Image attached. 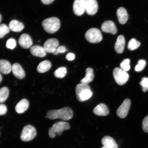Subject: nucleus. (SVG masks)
Here are the masks:
<instances>
[{
    "label": "nucleus",
    "mask_w": 148,
    "mask_h": 148,
    "mask_svg": "<svg viewBox=\"0 0 148 148\" xmlns=\"http://www.w3.org/2000/svg\"><path fill=\"white\" fill-rule=\"evenodd\" d=\"M131 105L130 100L126 99L116 111V114L119 117L124 118L127 115Z\"/></svg>",
    "instance_id": "6e6552de"
},
{
    "label": "nucleus",
    "mask_w": 148,
    "mask_h": 148,
    "mask_svg": "<svg viewBox=\"0 0 148 148\" xmlns=\"http://www.w3.org/2000/svg\"><path fill=\"white\" fill-rule=\"evenodd\" d=\"M2 77L1 74L0 73V83L1 82L2 80Z\"/></svg>",
    "instance_id": "58836bf2"
},
{
    "label": "nucleus",
    "mask_w": 148,
    "mask_h": 148,
    "mask_svg": "<svg viewBox=\"0 0 148 148\" xmlns=\"http://www.w3.org/2000/svg\"><path fill=\"white\" fill-rule=\"evenodd\" d=\"M85 9L87 14L93 15L98 11V5L96 0H85Z\"/></svg>",
    "instance_id": "1a4fd4ad"
},
{
    "label": "nucleus",
    "mask_w": 148,
    "mask_h": 148,
    "mask_svg": "<svg viewBox=\"0 0 148 148\" xmlns=\"http://www.w3.org/2000/svg\"><path fill=\"white\" fill-rule=\"evenodd\" d=\"M145 60H139L138 64L135 68V70L136 72H140L142 71L145 67L146 65Z\"/></svg>",
    "instance_id": "c756f323"
},
{
    "label": "nucleus",
    "mask_w": 148,
    "mask_h": 148,
    "mask_svg": "<svg viewBox=\"0 0 148 148\" xmlns=\"http://www.w3.org/2000/svg\"><path fill=\"white\" fill-rule=\"evenodd\" d=\"M94 77L93 70L92 68H87L86 70V76L80 81L81 83L88 84L93 80Z\"/></svg>",
    "instance_id": "5701e85b"
},
{
    "label": "nucleus",
    "mask_w": 148,
    "mask_h": 148,
    "mask_svg": "<svg viewBox=\"0 0 148 148\" xmlns=\"http://www.w3.org/2000/svg\"><path fill=\"white\" fill-rule=\"evenodd\" d=\"M140 86H142V90L144 92H146L148 90V78L143 77L140 82Z\"/></svg>",
    "instance_id": "7c9ffc66"
},
{
    "label": "nucleus",
    "mask_w": 148,
    "mask_h": 148,
    "mask_svg": "<svg viewBox=\"0 0 148 148\" xmlns=\"http://www.w3.org/2000/svg\"><path fill=\"white\" fill-rule=\"evenodd\" d=\"M59 44V42L56 39H49L44 43L43 47L46 53H53L58 48Z\"/></svg>",
    "instance_id": "9d476101"
},
{
    "label": "nucleus",
    "mask_w": 148,
    "mask_h": 148,
    "mask_svg": "<svg viewBox=\"0 0 148 148\" xmlns=\"http://www.w3.org/2000/svg\"><path fill=\"white\" fill-rule=\"evenodd\" d=\"M2 20V16H1V15L0 14V23H1V21Z\"/></svg>",
    "instance_id": "ea45409f"
},
{
    "label": "nucleus",
    "mask_w": 148,
    "mask_h": 148,
    "mask_svg": "<svg viewBox=\"0 0 148 148\" xmlns=\"http://www.w3.org/2000/svg\"><path fill=\"white\" fill-rule=\"evenodd\" d=\"M101 148H108V147H105V146H103V147H102Z\"/></svg>",
    "instance_id": "a19ab883"
},
{
    "label": "nucleus",
    "mask_w": 148,
    "mask_h": 148,
    "mask_svg": "<svg viewBox=\"0 0 148 148\" xmlns=\"http://www.w3.org/2000/svg\"><path fill=\"white\" fill-rule=\"evenodd\" d=\"M29 103L27 99H23L16 105L15 110L18 114H23L28 108Z\"/></svg>",
    "instance_id": "6ab92c4d"
},
{
    "label": "nucleus",
    "mask_w": 148,
    "mask_h": 148,
    "mask_svg": "<svg viewBox=\"0 0 148 148\" xmlns=\"http://www.w3.org/2000/svg\"><path fill=\"white\" fill-rule=\"evenodd\" d=\"M12 70V66L8 61L0 60V72L3 74H8Z\"/></svg>",
    "instance_id": "4be33fe9"
},
{
    "label": "nucleus",
    "mask_w": 148,
    "mask_h": 148,
    "mask_svg": "<svg viewBox=\"0 0 148 148\" xmlns=\"http://www.w3.org/2000/svg\"><path fill=\"white\" fill-rule=\"evenodd\" d=\"M102 144L105 147L110 148H118V145L113 138L110 136H105L101 140Z\"/></svg>",
    "instance_id": "aec40b11"
},
{
    "label": "nucleus",
    "mask_w": 148,
    "mask_h": 148,
    "mask_svg": "<svg viewBox=\"0 0 148 148\" xmlns=\"http://www.w3.org/2000/svg\"><path fill=\"white\" fill-rule=\"evenodd\" d=\"M36 128L33 126H25L22 130L20 138L23 142H29L33 139L36 136Z\"/></svg>",
    "instance_id": "39448f33"
},
{
    "label": "nucleus",
    "mask_w": 148,
    "mask_h": 148,
    "mask_svg": "<svg viewBox=\"0 0 148 148\" xmlns=\"http://www.w3.org/2000/svg\"><path fill=\"white\" fill-rule=\"evenodd\" d=\"M85 37L88 41L92 43H98L103 39L100 31L94 28L88 29L85 34Z\"/></svg>",
    "instance_id": "423d86ee"
},
{
    "label": "nucleus",
    "mask_w": 148,
    "mask_h": 148,
    "mask_svg": "<svg viewBox=\"0 0 148 148\" xmlns=\"http://www.w3.org/2000/svg\"><path fill=\"white\" fill-rule=\"evenodd\" d=\"M9 27L10 29L14 32H21L24 29L23 24L16 20H12L9 24Z\"/></svg>",
    "instance_id": "412c9836"
},
{
    "label": "nucleus",
    "mask_w": 148,
    "mask_h": 148,
    "mask_svg": "<svg viewBox=\"0 0 148 148\" xmlns=\"http://www.w3.org/2000/svg\"><path fill=\"white\" fill-rule=\"evenodd\" d=\"M113 74L116 82L120 86L125 84L128 80L129 77L128 73L121 68H114L113 72Z\"/></svg>",
    "instance_id": "0eeeda50"
},
{
    "label": "nucleus",
    "mask_w": 148,
    "mask_h": 148,
    "mask_svg": "<svg viewBox=\"0 0 148 148\" xmlns=\"http://www.w3.org/2000/svg\"><path fill=\"white\" fill-rule=\"evenodd\" d=\"M42 25L46 32L53 34L60 29V21L56 17L50 18L44 20L42 22Z\"/></svg>",
    "instance_id": "7ed1b4c3"
},
{
    "label": "nucleus",
    "mask_w": 148,
    "mask_h": 148,
    "mask_svg": "<svg viewBox=\"0 0 148 148\" xmlns=\"http://www.w3.org/2000/svg\"><path fill=\"white\" fill-rule=\"evenodd\" d=\"M59 53H63L66 51V48L64 46H61L57 48Z\"/></svg>",
    "instance_id": "c9c22d12"
},
{
    "label": "nucleus",
    "mask_w": 148,
    "mask_h": 148,
    "mask_svg": "<svg viewBox=\"0 0 148 148\" xmlns=\"http://www.w3.org/2000/svg\"><path fill=\"white\" fill-rule=\"evenodd\" d=\"M51 63L49 61L44 60L40 63L37 67V70L38 73H43L49 70L51 67Z\"/></svg>",
    "instance_id": "b1692460"
},
{
    "label": "nucleus",
    "mask_w": 148,
    "mask_h": 148,
    "mask_svg": "<svg viewBox=\"0 0 148 148\" xmlns=\"http://www.w3.org/2000/svg\"><path fill=\"white\" fill-rule=\"evenodd\" d=\"M103 32L115 34L117 32V29L115 24L112 21H107L103 23L101 26Z\"/></svg>",
    "instance_id": "ddd939ff"
},
{
    "label": "nucleus",
    "mask_w": 148,
    "mask_h": 148,
    "mask_svg": "<svg viewBox=\"0 0 148 148\" xmlns=\"http://www.w3.org/2000/svg\"><path fill=\"white\" fill-rule=\"evenodd\" d=\"M70 127L69 124L67 122H57L53 124L52 127L49 129V136L51 138H54L56 135L58 136H60L64 130H69Z\"/></svg>",
    "instance_id": "20e7f679"
},
{
    "label": "nucleus",
    "mask_w": 148,
    "mask_h": 148,
    "mask_svg": "<svg viewBox=\"0 0 148 148\" xmlns=\"http://www.w3.org/2000/svg\"><path fill=\"white\" fill-rule=\"evenodd\" d=\"M73 115V110L69 107H65L59 110H51L48 112L47 118L54 120L58 118L64 120L71 119Z\"/></svg>",
    "instance_id": "f257e3e1"
},
{
    "label": "nucleus",
    "mask_w": 148,
    "mask_h": 148,
    "mask_svg": "<svg viewBox=\"0 0 148 148\" xmlns=\"http://www.w3.org/2000/svg\"><path fill=\"white\" fill-rule=\"evenodd\" d=\"M142 128L144 132L148 133V115L144 118L142 122Z\"/></svg>",
    "instance_id": "473e14b6"
},
{
    "label": "nucleus",
    "mask_w": 148,
    "mask_h": 148,
    "mask_svg": "<svg viewBox=\"0 0 148 148\" xmlns=\"http://www.w3.org/2000/svg\"><path fill=\"white\" fill-rule=\"evenodd\" d=\"M130 60L129 59H125V60L122 61L121 64H120V68L126 72L129 71L130 69Z\"/></svg>",
    "instance_id": "c85d7f7f"
},
{
    "label": "nucleus",
    "mask_w": 148,
    "mask_h": 148,
    "mask_svg": "<svg viewBox=\"0 0 148 148\" xmlns=\"http://www.w3.org/2000/svg\"><path fill=\"white\" fill-rule=\"evenodd\" d=\"M59 52L58 51V49H57L55 50L53 52V54H54L55 55H57V54H58Z\"/></svg>",
    "instance_id": "4c0bfd02"
},
{
    "label": "nucleus",
    "mask_w": 148,
    "mask_h": 148,
    "mask_svg": "<svg viewBox=\"0 0 148 148\" xmlns=\"http://www.w3.org/2000/svg\"><path fill=\"white\" fill-rule=\"evenodd\" d=\"M67 70L64 67H61L57 69L54 72L55 77L59 78H63L66 75Z\"/></svg>",
    "instance_id": "a878e982"
},
{
    "label": "nucleus",
    "mask_w": 148,
    "mask_h": 148,
    "mask_svg": "<svg viewBox=\"0 0 148 148\" xmlns=\"http://www.w3.org/2000/svg\"><path fill=\"white\" fill-rule=\"evenodd\" d=\"M73 11L77 16H80L84 13L85 9V0H75L73 6Z\"/></svg>",
    "instance_id": "9b49d317"
},
{
    "label": "nucleus",
    "mask_w": 148,
    "mask_h": 148,
    "mask_svg": "<svg viewBox=\"0 0 148 148\" xmlns=\"http://www.w3.org/2000/svg\"><path fill=\"white\" fill-rule=\"evenodd\" d=\"M66 58L69 61L73 60L75 58V55L73 53H69L66 55Z\"/></svg>",
    "instance_id": "f704fd0d"
},
{
    "label": "nucleus",
    "mask_w": 148,
    "mask_h": 148,
    "mask_svg": "<svg viewBox=\"0 0 148 148\" xmlns=\"http://www.w3.org/2000/svg\"><path fill=\"white\" fill-rule=\"evenodd\" d=\"M18 43L22 48L27 49L32 46L33 42L31 37L26 34L21 35L18 40Z\"/></svg>",
    "instance_id": "f8f14e48"
},
{
    "label": "nucleus",
    "mask_w": 148,
    "mask_h": 148,
    "mask_svg": "<svg viewBox=\"0 0 148 148\" xmlns=\"http://www.w3.org/2000/svg\"><path fill=\"white\" fill-rule=\"evenodd\" d=\"M7 109L4 104H0V116L5 115L6 113Z\"/></svg>",
    "instance_id": "72a5a7b5"
},
{
    "label": "nucleus",
    "mask_w": 148,
    "mask_h": 148,
    "mask_svg": "<svg viewBox=\"0 0 148 148\" xmlns=\"http://www.w3.org/2000/svg\"><path fill=\"white\" fill-rule=\"evenodd\" d=\"M54 0H41L42 3L45 5H49L52 3Z\"/></svg>",
    "instance_id": "e433bc0d"
},
{
    "label": "nucleus",
    "mask_w": 148,
    "mask_h": 148,
    "mask_svg": "<svg viewBox=\"0 0 148 148\" xmlns=\"http://www.w3.org/2000/svg\"><path fill=\"white\" fill-rule=\"evenodd\" d=\"M116 14L120 23L123 25L126 23L128 19V15L126 10L125 8L120 7L117 9Z\"/></svg>",
    "instance_id": "dca6fc26"
},
{
    "label": "nucleus",
    "mask_w": 148,
    "mask_h": 148,
    "mask_svg": "<svg viewBox=\"0 0 148 148\" xmlns=\"http://www.w3.org/2000/svg\"><path fill=\"white\" fill-rule=\"evenodd\" d=\"M10 32L9 27L5 24H3L0 25V38H3L7 34Z\"/></svg>",
    "instance_id": "cd10ccee"
},
{
    "label": "nucleus",
    "mask_w": 148,
    "mask_h": 148,
    "mask_svg": "<svg viewBox=\"0 0 148 148\" xmlns=\"http://www.w3.org/2000/svg\"><path fill=\"white\" fill-rule=\"evenodd\" d=\"M6 46L9 49H14L16 46L15 40L13 38L9 39L7 42Z\"/></svg>",
    "instance_id": "2f4dec72"
},
{
    "label": "nucleus",
    "mask_w": 148,
    "mask_h": 148,
    "mask_svg": "<svg viewBox=\"0 0 148 148\" xmlns=\"http://www.w3.org/2000/svg\"><path fill=\"white\" fill-rule=\"evenodd\" d=\"M125 40L123 35H120L118 36L114 45V49L118 53H123L125 47Z\"/></svg>",
    "instance_id": "a211bd4d"
},
{
    "label": "nucleus",
    "mask_w": 148,
    "mask_h": 148,
    "mask_svg": "<svg viewBox=\"0 0 148 148\" xmlns=\"http://www.w3.org/2000/svg\"><path fill=\"white\" fill-rule=\"evenodd\" d=\"M30 51L33 55L40 58L45 57L46 54V52L44 47L38 45H34L31 47Z\"/></svg>",
    "instance_id": "f3484780"
},
{
    "label": "nucleus",
    "mask_w": 148,
    "mask_h": 148,
    "mask_svg": "<svg viewBox=\"0 0 148 148\" xmlns=\"http://www.w3.org/2000/svg\"><path fill=\"white\" fill-rule=\"evenodd\" d=\"M140 45V43L134 38H132L130 40L127 47L130 51H134L137 49Z\"/></svg>",
    "instance_id": "bb28decb"
},
{
    "label": "nucleus",
    "mask_w": 148,
    "mask_h": 148,
    "mask_svg": "<svg viewBox=\"0 0 148 148\" xmlns=\"http://www.w3.org/2000/svg\"><path fill=\"white\" fill-rule=\"evenodd\" d=\"M9 95V90L7 87L0 88V103H3L6 100Z\"/></svg>",
    "instance_id": "393cba45"
},
{
    "label": "nucleus",
    "mask_w": 148,
    "mask_h": 148,
    "mask_svg": "<svg viewBox=\"0 0 148 148\" xmlns=\"http://www.w3.org/2000/svg\"><path fill=\"white\" fill-rule=\"evenodd\" d=\"M45 118H47V116H45Z\"/></svg>",
    "instance_id": "79ce46f5"
},
{
    "label": "nucleus",
    "mask_w": 148,
    "mask_h": 148,
    "mask_svg": "<svg viewBox=\"0 0 148 148\" xmlns=\"http://www.w3.org/2000/svg\"><path fill=\"white\" fill-rule=\"evenodd\" d=\"M75 92L77 100L82 102L92 97V92L88 84L80 83L77 85Z\"/></svg>",
    "instance_id": "f03ea898"
},
{
    "label": "nucleus",
    "mask_w": 148,
    "mask_h": 148,
    "mask_svg": "<svg viewBox=\"0 0 148 148\" xmlns=\"http://www.w3.org/2000/svg\"><path fill=\"white\" fill-rule=\"evenodd\" d=\"M12 71L14 76L18 79H22L25 77V71L21 66L18 63H15L12 65Z\"/></svg>",
    "instance_id": "2eb2a0df"
},
{
    "label": "nucleus",
    "mask_w": 148,
    "mask_h": 148,
    "mask_svg": "<svg viewBox=\"0 0 148 148\" xmlns=\"http://www.w3.org/2000/svg\"><path fill=\"white\" fill-rule=\"evenodd\" d=\"M94 113L98 116H106L109 114L108 107L104 103H101L98 105L93 110Z\"/></svg>",
    "instance_id": "4468645a"
}]
</instances>
